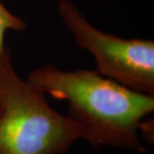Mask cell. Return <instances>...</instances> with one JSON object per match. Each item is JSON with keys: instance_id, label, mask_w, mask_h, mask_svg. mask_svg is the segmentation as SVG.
I'll list each match as a JSON object with an SVG mask.
<instances>
[{"instance_id": "cell-1", "label": "cell", "mask_w": 154, "mask_h": 154, "mask_svg": "<svg viewBox=\"0 0 154 154\" xmlns=\"http://www.w3.org/2000/svg\"><path fill=\"white\" fill-rule=\"evenodd\" d=\"M52 98L68 103L66 116L82 127L94 147L108 146L143 153L140 127L154 111V96L138 93L96 71H64L45 64L25 79Z\"/></svg>"}, {"instance_id": "cell-2", "label": "cell", "mask_w": 154, "mask_h": 154, "mask_svg": "<svg viewBox=\"0 0 154 154\" xmlns=\"http://www.w3.org/2000/svg\"><path fill=\"white\" fill-rule=\"evenodd\" d=\"M85 138L43 91L19 77L9 50L0 58V154H62Z\"/></svg>"}, {"instance_id": "cell-3", "label": "cell", "mask_w": 154, "mask_h": 154, "mask_svg": "<svg viewBox=\"0 0 154 154\" xmlns=\"http://www.w3.org/2000/svg\"><path fill=\"white\" fill-rule=\"evenodd\" d=\"M58 16L78 47L90 52L99 75L154 96V41L123 38L93 26L72 0H59Z\"/></svg>"}, {"instance_id": "cell-4", "label": "cell", "mask_w": 154, "mask_h": 154, "mask_svg": "<svg viewBox=\"0 0 154 154\" xmlns=\"http://www.w3.org/2000/svg\"><path fill=\"white\" fill-rule=\"evenodd\" d=\"M28 24L22 18L12 14L0 0V58L3 57L9 51L5 44L6 32L15 31L23 32L27 29Z\"/></svg>"}]
</instances>
